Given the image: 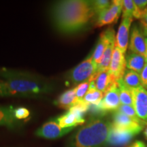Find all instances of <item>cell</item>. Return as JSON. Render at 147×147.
Listing matches in <instances>:
<instances>
[{
    "mask_svg": "<svg viewBox=\"0 0 147 147\" xmlns=\"http://www.w3.org/2000/svg\"><path fill=\"white\" fill-rule=\"evenodd\" d=\"M122 18H135L139 19L141 17L142 11L140 10L134 3L133 0H123Z\"/></svg>",
    "mask_w": 147,
    "mask_h": 147,
    "instance_id": "22",
    "label": "cell"
},
{
    "mask_svg": "<svg viewBox=\"0 0 147 147\" xmlns=\"http://www.w3.org/2000/svg\"><path fill=\"white\" fill-rule=\"evenodd\" d=\"M111 125L104 117H91L84 125L71 136L66 147H106Z\"/></svg>",
    "mask_w": 147,
    "mask_h": 147,
    "instance_id": "3",
    "label": "cell"
},
{
    "mask_svg": "<svg viewBox=\"0 0 147 147\" xmlns=\"http://www.w3.org/2000/svg\"><path fill=\"white\" fill-rule=\"evenodd\" d=\"M94 15L91 1H58L50 9L53 27L63 35H74L84 30Z\"/></svg>",
    "mask_w": 147,
    "mask_h": 147,
    "instance_id": "1",
    "label": "cell"
},
{
    "mask_svg": "<svg viewBox=\"0 0 147 147\" xmlns=\"http://www.w3.org/2000/svg\"><path fill=\"white\" fill-rule=\"evenodd\" d=\"M91 81H87L79 84L74 88L76 92V96L78 100H81L84 98L85 95L89 91Z\"/></svg>",
    "mask_w": 147,
    "mask_h": 147,
    "instance_id": "26",
    "label": "cell"
},
{
    "mask_svg": "<svg viewBox=\"0 0 147 147\" xmlns=\"http://www.w3.org/2000/svg\"><path fill=\"white\" fill-rule=\"evenodd\" d=\"M120 106L119 90L117 82H115L104 93V97L98 106L103 115L105 116L110 112L117 111Z\"/></svg>",
    "mask_w": 147,
    "mask_h": 147,
    "instance_id": "7",
    "label": "cell"
},
{
    "mask_svg": "<svg viewBox=\"0 0 147 147\" xmlns=\"http://www.w3.org/2000/svg\"><path fill=\"white\" fill-rule=\"evenodd\" d=\"M131 90L136 115L140 120L147 122V90L142 87Z\"/></svg>",
    "mask_w": 147,
    "mask_h": 147,
    "instance_id": "9",
    "label": "cell"
},
{
    "mask_svg": "<svg viewBox=\"0 0 147 147\" xmlns=\"http://www.w3.org/2000/svg\"><path fill=\"white\" fill-rule=\"evenodd\" d=\"M132 22L133 18H122L116 36V47L118 48L123 54L126 53L129 47V30Z\"/></svg>",
    "mask_w": 147,
    "mask_h": 147,
    "instance_id": "14",
    "label": "cell"
},
{
    "mask_svg": "<svg viewBox=\"0 0 147 147\" xmlns=\"http://www.w3.org/2000/svg\"><path fill=\"white\" fill-rule=\"evenodd\" d=\"M115 46L116 42L115 39H114L110 42L109 45H108V47H106L105 51H104L100 63L98 65V66H97V72H100V71H108L110 65V62H111L112 57H113V51L115 50Z\"/></svg>",
    "mask_w": 147,
    "mask_h": 147,
    "instance_id": "20",
    "label": "cell"
},
{
    "mask_svg": "<svg viewBox=\"0 0 147 147\" xmlns=\"http://www.w3.org/2000/svg\"><path fill=\"white\" fill-rule=\"evenodd\" d=\"M117 84L119 90V98L121 105L133 106V97H132L131 90L126 87L122 79L117 81Z\"/></svg>",
    "mask_w": 147,
    "mask_h": 147,
    "instance_id": "24",
    "label": "cell"
},
{
    "mask_svg": "<svg viewBox=\"0 0 147 147\" xmlns=\"http://www.w3.org/2000/svg\"><path fill=\"white\" fill-rule=\"evenodd\" d=\"M122 80L125 85L130 89H137L142 87L141 83L140 75L131 69H126Z\"/></svg>",
    "mask_w": 147,
    "mask_h": 147,
    "instance_id": "21",
    "label": "cell"
},
{
    "mask_svg": "<svg viewBox=\"0 0 147 147\" xmlns=\"http://www.w3.org/2000/svg\"><path fill=\"white\" fill-rule=\"evenodd\" d=\"M112 1L108 0H95L91 1V5L95 14H100L103 11L109 8L111 5Z\"/></svg>",
    "mask_w": 147,
    "mask_h": 147,
    "instance_id": "25",
    "label": "cell"
},
{
    "mask_svg": "<svg viewBox=\"0 0 147 147\" xmlns=\"http://www.w3.org/2000/svg\"><path fill=\"white\" fill-rule=\"evenodd\" d=\"M115 31L113 28H108L101 34L95 49L91 53L93 62L98 66L102 59L106 47L112 40L115 39Z\"/></svg>",
    "mask_w": 147,
    "mask_h": 147,
    "instance_id": "12",
    "label": "cell"
},
{
    "mask_svg": "<svg viewBox=\"0 0 147 147\" xmlns=\"http://www.w3.org/2000/svg\"><path fill=\"white\" fill-rule=\"evenodd\" d=\"M134 2L137 8L141 11L144 10V8L147 6V0H134Z\"/></svg>",
    "mask_w": 147,
    "mask_h": 147,
    "instance_id": "31",
    "label": "cell"
},
{
    "mask_svg": "<svg viewBox=\"0 0 147 147\" xmlns=\"http://www.w3.org/2000/svg\"><path fill=\"white\" fill-rule=\"evenodd\" d=\"M0 96L42 98L55 89V84L39 75L11 69H0Z\"/></svg>",
    "mask_w": 147,
    "mask_h": 147,
    "instance_id": "2",
    "label": "cell"
},
{
    "mask_svg": "<svg viewBox=\"0 0 147 147\" xmlns=\"http://www.w3.org/2000/svg\"><path fill=\"white\" fill-rule=\"evenodd\" d=\"M74 127L62 128L59 126L55 118L51 119L45 124L42 125L36 131V136L48 140H55L67 135Z\"/></svg>",
    "mask_w": 147,
    "mask_h": 147,
    "instance_id": "5",
    "label": "cell"
},
{
    "mask_svg": "<svg viewBox=\"0 0 147 147\" xmlns=\"http://www.w3.org/2000/svg\"><path fill=\"white\" fill-rule=\"evenodd\" d=\"M144 57H145V59H146V61L147 63V38H146V53H145Z\"/></svg>",
    "mask_w": 147,
    "mask_h": 147,
    "instance_id": "34",
    "label": "cell"
},
{
    "mask_svg": "<svg viewBox=\"0 0 147 147\" xmlns=\"http://www.w3.org/2000/svg\"><path fill=\"white\" fill-rule=\"evenodd\" d=\"M126 68L131 69L140 74L146 61L144 56L129 51L125 57Z\"/></svg>",
    "mask_w": 147,
    "mask_h": 147,
    "instance_id": "18",
    "label": "cell"
},
{
    "mask_svg": "<svg viewBox=\"0 0 147 147\" xmlns=\"http://www.w3.org/2000/svg\"><path fill=\"white\" fill-rule=\"evenodd\" d=\"M5 147H18V146H5Z\"/></svg>",
    "mask_w": 147,
    "mask_h": 147,
    "instance_id": "36",
    "label": "cell"
},
{
    "mask_svg": "<svg viewBox=\"0 0 147 147\" xmlns=\"http://www.w3.org/2000/svg\"><path fill=\"white\" fill-rule=\"evenodd\" d=\"M84 114L71 108L64 115L55 118V120L62 128L75 127L85 123Z\"/></svg>",
    "mask_w": 147,
    "mask_h": 147,
    "instance_id": "15",
    "label": "cell"
},
{
    "mask_svg": "<svg viewBox=\"0 0 147 147\" xmlns=\"http://www.w3.org/2000/svg\"><path fill=\"white\" fill-rule=\"evenodd\" d=\"M140 75L141 83H142V87L147 90V63L144 65V68H143Z\"/></svg>",
    "mask_w": 147,
    "mask_h": 147,
    "instance_id": "29",
    "label": "cell"
},
{
    "mask_svg": "<svg viewBox=\"0 0 147 147\" xmlns=\"http://www.w3.org/2000/svg\"><path fill=\"white\" fill-rule=\"evenodd\" d=\"M103 97H104V93L98 91L94 84V82L92 80L90 85L89 89L82 100L89 105H98L102 101Z\"/></svg>",
    "mask_w": 147,
    "mask_h": 147,
    "instance_id": "23",
    "label": "cell"
},
{
    "mask_svg": "<svg viewBox=\"0 0 147 147\" xmlns=\"http://www.w3.org/2000/svg\"><path fill=\"white\" fill-rule=\"evenodd\" d=\"M140 21L142 24L143 29L147 28V6L144 8V10L142 11L141 17L140 18Z\"/></svg>",
    "mask_w": 147,
    "mask_h": 147,
    "instance_id": "30",
    "label": "cell"
},
{
    "mask_svg": "<svg viewBox=\"0 0 147 147\" xmlns=\"http://www.w3.org/2000/svg\"><path fill=\"white\" fill-rule=\"evenodd\" d=\"M93 80L94 82L95 88L104 94L111 87L112 84L116 82L113 80V77L108 71L97 72Z\"/></svg>",
    "mask_w": 147,
    "mask_h": 147,
    "instance_id": "19",
    "label": "cell"
},
{
    "mask_svg": "<svg viewBox=\"0 0 147 147\" xmlns=\"http://www.w3.org/2000/svg\"><path fill=\"white\" fill-rule=\"evenodd\" d=\"M125 70L126 60L124 54L115 46L108 71L113 80L117 82L123 78Z\"/></svg>",
    "mask_w": 147,
    "mask_h": 147,
    "instance_id": "10",
    "label": "cell"
},
{
    "mask_svg": "<svg viewBox=\"0 0 147 147\" xmlns=\"http://www.w3.org/2000/svg\"><path fill=\"white\" fill-rule=\"evenodd\" d=\"M117 111L120 112L121 113H123L125 115L128 116V117H131L134 120L139 121V122H144V121L140 120L138 118L136 115V113L135 110H134V108L133 106H129V105H121L118 108V110Z\"/></svg>",
    "mask_w": 147,
    "mask_h": 147,
    "instance_id": "27",
    "label": "cell"
},
{
    "mask_svg": "<svg viewBox=\"0 0 147 147\" xmlns=\"http://www.w3.org/2000/svg\"><path fill=\"white\" fill-rule=\"evenodd\" d=\"M78 101L76 96L75 89H72L63 92L57 100L54 101L53 104L62 109L69 110L73 107Z\"/></svg>",
    "mask_w": 147,
    "mask_h": 147,
    "instance_id": "17",
    "label": "cell"
},
{
    "mask_svg": "<svg viewBox=\"0 0 147 147\" xmlns=\"http://www.w3.org/2000/svg\"><path fill=\"white\" fill-rule=\"evenodd\" d=\"M97 72V65L93 62L90 53L85 59L67 73L66 78L71 84L78 85L82 82L92 81Z\"/></svg>",
    "mask_w": 147,
    "mask_h": 147,
    "instance_id": "4",
    "label": "cell"
},
{
    "mask_svg": "<svg viewBox=\"0 0 147 147\" xmlns=\"http://www.w3.org/2000/svg\"><path fill=\"white\" fill-rule=\"evenodd\" d=\"M123 0H114L109 8L97 15L95 27H102L107 25L116 23L123 10Z\"/></svg>",
    "mask_w": 147,
    "mask_h": 147,
    "instance_id": "8",
    "label": "cell"
},
{
    "mask_svg": "<svg viewBox=\"0 0 147 147\" xmlns=\"http://www.w3.org/2000/svg\"><path fill=\"white\" fill-rule=\"evenodd\" d=\"M143 33H144V36H147V28L146 29H143Z\"/></svg>",
    "mask_w": 147,
    "mask_h": 147,
    "instance_id": "35",
    "label": "cell"
},
{
    "mask_svg": "<svg viewBox=\"0 0 147 147\" xmlns=\"http://www.w3.org/2000/svg\"><path fill=\"white\" fill-rule=\"evenodd\" d=\"M133 132L116 128L111 125L109 136L106 147H121L131 142L135 136Z\"/></svg>",
    "mask_w": 147,
    "mask_h": 147,
    "instance_id": "11",
    "label": "cell"
},
{
    "mask_svg": "<svg viewBox=\"0 0 147 147\" xmlns=\"http://www.w3.org/2000/svg\"><path fill=\"white\" fill-rule=\"evenodd\" d=\"M129 51L144 56L146 53V38L143 31L136 25H134L131 29L130 42L129 45Z\"/></svg>",
    "mask_w": 147,
    "mask_h": 147,
    "instance_id": "16",
    "label": "cell"
},
{
    "mask_svg": "<svg viewBox=\"0 0 147 147\" xmlns=\"http://www.w3.org/2000/svg\"><path fill=\"white\" fill-rule=\"evenodd\" d=\"M145 122H139L119 111L114 112L112 125L120 129L133 132L137 135L144 129Z\"/></svg>",
    "mask_w": 147,
    "mask_h": 147,
    "instance_id": "6",
    "label": "cell"
},
{
    "mask_svg": "<svg viewBox=\"0 0 147 147\" xmlns=\"http://www.w3.org/2000/svg\"><path fill=\"white\" fill-rule=\"evenodd\" d=\"M129 147H147L146 144L141 140H136L129 145Z\"/></svg>",
    "mask_w": 147,
    "mask_h": 147,
    "instance_id": "32",
    "label": "cell"
},
{
    "mask_svg": "<svg viewBox=\"0 0 147 147\" xmlns=\"http://www.w3.org/2000/svg\"><path fill=\"white\" fill-rule=\"evenodd\" d=\"M14 117L18 120H25L28 119L30 116V111L27 108L19 106V107L15 108L14 110Z\"/></svg>",
    "mask_w": 147,
    "mask_h": 147,
    "instance_id": "28",
    "label": "cell"
},
{
    "mask_svg": "<svg viewBox=\"0 0 147 147\" xmlns=\"http://www.w3.org/2000/svg\"><path fill=\"white\" fill-rule=\"evenodd\" d=\"M144 136L145 138L147 140V122H145L144 127Z\"/></svg>",
    "mask_w": 147,
    "mask_h": 147,
    "instance_id": "33",
    "label": "cell"
},
{
    "mask_svg": "<svg viewBox=\"0 0 147 147\" xmlns=\"http://www.w3.org/2000/svg\"><path fill=\"white\" fill-rule=\"evenodd\" d=\"M12 106H0V127H5L12 131H19L23 123L14 117Z\"/></svg>",
    "mask_w": 147,
    "mask_h": 147,
    "instance_id": "13",
    "label": "cell"
}]
</instances>
